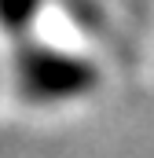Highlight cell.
<instances>
[{"mask_svg": "<svg viewBox=\"0 0 154 158\" xmlns=\"http://www.w3.org/2000/svg\"><path fill=\"white\" fill-rule=\"evenodd\" d=\"M95 85V70L63 52H26L18 59V88L33 103H59L84 96Z\"/></svg>", "mask_w": 154, "mask_h": 158, "instance_id": "6da1fadb", "label": "cell"}, {"mask_svg": "<svg viewBox=\"0 0 154 158\" xmlns=\"http://www.w3.org/2000/svg\"><path fill=\"white\" fill-rule=\"evenodd\" d=\"M37 4H40V0H0V30L22 33V30L33 22Z\"/></svg>", "mask_w": 154, "mask_h": 158, "instance_id": "7a4b0ae2", "label": "cell"}]
</instances>
